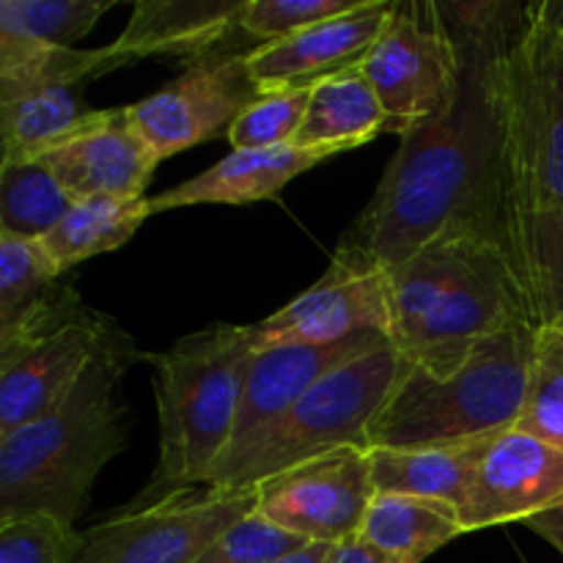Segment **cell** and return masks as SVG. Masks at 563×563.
Returning <instances> with one entry per match:
<instances>
[{
	"label": "cell",
	"instance_id": "7",
	"mask_svg": "<svg viewBox=\"0 0 563 563\" xmlns=\"http://www.w3.org/2000/svg\"><path fill=\"white\" fill-rule=\"evenodd\" d=\"M563 203V3L528 5L509 47L500 212Z\"/></svg>",
	"mask_w": 563,
	"mask_h": 563
},
{
	"label": "cell",
	"instance_id": "21",
	"mask_svg": "<svg viewBox=\"0 0 563 563\" xmlns=\"http://www.w3.org/2000/svg\"><path fill=\"white\" fill-rule=\"evenodd\" d=\"M498 438V434H495ZM495 438L438 449H372V478L377 493L434 498L465 511L473 476Z\"/></svg>",
	"mask_w": 563,
	"mask_h": 563
},
{
	"label": "cell",
	"instance_id": "23",
	"mask_svg": "<svg viewBox=\"0 0 563 563\" xmlns=\"http://www.w3.org/2000/svg\"><path fill=\"white\" fill-rule=\"evenodd\" d=\"M80 86L66 77L0 88V163L36 159L58 137H64L82 115Z\"/></svg>",
	"mask_w": 563,
	"mask_h": 563
},
{
	"label": "cell",
	"instance_id": "36",
	"mask_svg": "<svg viewBox=\"0 0 563 563\" xmlns=\"http://www.w3.org/2000/svg\"><path fill=\"white\" fill-rule=\"evenodd\" d=\"M333 548L335 544H306V548L295 550V553L275 563H330Z\"/></svg>",
	"mask_w": 563,
	"mask_h": 563
},
{
	"label": "cell",
	"instance_id": "18",
	"mask_svg": "<svg viewBox=\"0 0 563 563\" xmlns=\"http://www.w3.org/2000/svg\"><path fill=\"white\" fill-rule=\"evenodd\" d=\"M242 3L245 0H137L130 22L108 49L124 66L148 55L192 64L229 42Z\"/></svg>",
	"mask_w": 563,
	"mask_h": 563
},
{
	"label": "cell",
	"instance_id": "15",
	"mask_svg": "<svg viewBox=\"0 0 563 563\" xmlns=\"http://www.w3.org/2000/svg\"><path fill=\"white\" fill-rule=\"evenodd\" d=\"M388 341L390 339L385 333H357L352 339L335 341V344H286L253 352L245 388H242L240 412H236L234 440H231L229 451L218 462V467L229 465L236 456L245 454L319 379L328 377L330 372H335L344 363L388 344Z\"/></svg>",
	"mask_w": 563,
	"mask_h": 563
},
{
	"label": "cell",
	"instance_id": "29",
	"mask_svg": "<svg viewBox=\"0 0 563 563\" xmlns=\"http://www.w3.org/2000/svg\"><path fill=\"white\" fill-rule=\"evenodd\" d=\"M520 432L563 451V322L537 330Z\"/></svg>",
	"mask_w": 563,
	"mask_h": 563
},
{
	"label": "cell",
	"instance_id": "33",
	"mask_svg": "<svg viewBox=\"0 0 563 563\" xmlns=\"http://www.w3.org/2000/svg\"><path fill=\"white\" fill-rule=\"evenodd\" d=\"M77 531L53 517H22L0 526V563H69Z\"/></svg>",
	"mask_w": 563,
	"mask_h": 563
},
{
	"label": "cell",
	"instance_id": "20",
	"mask_svg": "<svg viewBox=\"0 0 563 563\" xmlns=\"http://www.w3.org/2000/svg\"><path fill=\"white\" fill-rule=\"evenodd\" d=\"M495 240L515 273L533 328L563 322V203L504 212Z\"/></svg>",
	"mask_w": 563,
	"mask_h": 563
},
{
	"label": "cell",
	"instance_id": "22",
	"mask_svg": "<svg viewBox=\"0 0 563 563\" xmlns=\"http://www.w3.org/2000/svg\"><path fill=\"white\" fill-rule=\"evenodd\" d=\"M388 130V113L361 66L317 82L295 146L335 154L352 152Z\"/></svg>",
	"mask_w": 563,
	"mask_h": 563
},
{
	"label": "cell",
	"instance_id": "35",
	"mask_svg": "<svg viewBox=\"0 0 563 563\" xmlns=\"http://www.w3.org/2000/svg\"><path fill=\"white\" fill-rule=\"evenodd\" d=\"M526 526L531 528L537 537H542L544 542L553 544V548L563 555V500L559 506H553L550 511H542V515L531 517Z\"/></svg>",
	"mask_w": 563,
	"mask_h": 563
},
{
	"label": "cell",
	"instance_id": "13",
	"mask_svg": "<svg viewBox=\"0 0 563 563\" xmlns=\"http://www.w3.org/2000/svg\"><path fill=\"white\" fill-rule=\"evenodd\" d=\"M390 328L385 273H363L330 262L328 273L302 295L262 322L247 324L253 350L286 344H335L357 333H385Z\"/></svg>",
	"mask_w": 563,
	"mask_h": 563
},
{
	"label": "cell",
	"instance_id": "17",
	"mask_svg": "<svg viewBox=\"0 0 563 563\" xmlns=\"http://www.w3.org/2000/svg\"><path fill=\"white\" fill-rule=\"evenodd\" d=\"M390 9V0H361L346 14L317 22L295 36L253 47L247 66L258 91L317 86L328 77L361 66L383 33Z\"/></svg>",
	"mask_w": 563,
	"mask_h": 563
},
{
	"label": "cell",
	"instance_id": "3",
	"mask_svg": "<svg viewBox=\"0 0 563 563\" xmlns=\"http://www.w3.org/2000/svg\"><path fill=\"white\" fill-rule=\"evenodd\" d=\"M135 357V344L104 352L53 410L0 434V526L44 515L75 528L99 471L126 445L115 385Z\"/></svg>",
	"mask_w": 563,
	"mask_h": 563
},
{
	"label": "cell",
	"instance_id": "14",
	"mask_svg": "<svg viewBox=\"0 0 563 563\" xmlns=\"http://www.w3.org/2000/svg\"><path fill=\"white\" fill-rule=\"evenodd\" d=\"M36 163L80 198H141L152 185L159 157L132 126L126 108L88 110L64 137L44 148Z\"/></svg>",
	"mask_w": 563,
	"mask_h": 563
},
{
	"label": "cell",
	"instance_id": "34",
	"mask_svg": "<svg viewBox=\"0 0 563 563\" xmlns=\"http://www.w3.org/2000/svg\"><path fill=\"white\" fill-rule=\"evenodd\" d=\"M330 563H394L385 559L379 550H374L372 544L363 542L361 537H352L346 542L335 544L333 555H330Z\"/></svg>",
	"mask_w": 563,
	"mask_h": 563
},
{
	"label": "cell",
	"instance_id": "27",
	"mask_svg": "<svg viewBox=\"0 0 563 563\" xmlns=\"http://www.w3.org/2000/svg\"><path fill=\"white\" fill-rule=\"evenodd\" d=\"M60 275L42 242L0 231V335L36 313L55 295Z\"/></svg>",
	"mask_w": 563,
	"mask_h": 563
},
{
	"label": "cell",
	"instance_id": "4",
	"mask_svg": "<svg viewBox=\"0 0 563 563\" xmlns=\"http://www.w3.org/2000/svg\"><path fill=\"white\" fill-rule=\"evenodd\" d=\"M247 324H212L148 355L159 423V462L132 506L203 487L234 440L253 357Z\"/></svg>",
	"mask_w": 563,
	"mask_h": 563
},
{
	"label": "cell",
	"instance_id": "12",
	"mask_svg": "<svg viewBox=\"0 0 563 563\" xmlns=\"http://www.w3.org/2000/svg\"><path fill=\"white\" fill-rule=\"evenodd\" d=\"M374 478L366 449H341L256 487V511L311 544H341L361 533Z\"/></svg>",
	"mask_w": 563,
	"mask_h": 563
},
{
	"label": "cell",
	"instance_id": "28",
	"mask_svg": "<svg viewBox=\"0 0 563 563\" xmlns=\"http://www.w3.org/2000/svg\"><path fill=\"white\" fill-rule=\"evenodd\" d=\"M115 0H0V33L71 47L93 31Z\"/></svg>",
	"mask_w": 563,
	"mask_h": 563
},
{
	"label": "cell",
	"instance_id": "10",
	"mask_svg": "<svg viewBox=\"0 0 563 563\" xmlns=\"http://www.w3.org/2000/svg\"><path fill=\"white\" fill-rule=\"evenodd\" d=\"M361 69L396 135L443 115L462 80L460 53L434 3H394Z\"/></svg>",
	"mask_w": 563,
	"mask_h": 563
},
{
	"label": "cell",
	"instance_id": "26",
	"mask_svg": "<svg viewBox=\"0 0 563 563\" xmlns=\"http://www.w3.org/2000/svg\"><path fill=\"white\" fill-rule=\"evenodd\" d=\"M77 198L47 165L0 163V231L42 240L66 218Z\"/></svg>",
	"mask_w": 563,
	"mask_h": 563
},
{
	"label": "cell",
	"instance_id": "5",
	"mask_svg": "<svg viewBox=\"0 0 563 563\" xmlns=\"http://www.w3.org/2000/svg\"><path fill=\"white\" fill-rule=\"evenodd\" d=\"M537 328L478 341L460 366L429 372L405 361L399 383L368 427L372 449H438L495 438L520 421L531 377Z\"/></svg>",
	"mask_w": 563,
	"mask_h": 563
},
{
	"label": "cell",
	"instance_id": "11",
	"mask_svg": "<svg viewBox=\"0 0 563 563\" xmlns=\"http://www.w3.org/2000/svg\"><path fill=\"white\" fill-rule=\"evenodd\" d=\"M251 49L223 44L185 64L181 75L152 97L126 104L132 126L159 159L229 135L234 121L262 97L247 66Z\"/></svg>",
	"mask_w": 563,
	"mask_h": 563
},
{
	"label": "cell",
	"instance_id": "19",
	"mask_svg": "<svg viewBox=\"0 0 563 563\" xmlns=\"http://www.w3.org/2000/svg\"><path fill=\"white\" fill-rule=\"evenodd\" d=\"M328 157V152L300 148L295 143L273 148H234L212 168L152 196V214L179 207H201V203L245 207V203L269 201L289 181L317 168Z\"/></svg>",
	"mask_w": 563,
	"mask_h": 563
},
{
	"label": "cell",
	"instance_id": "1",
	"mask_svg": "<svg viewBox=\"0 0 563 563\" xmlns=\"http://www.w3.org/2000/svg\"><path fill=\"white\" fill-rule=\"evenodd\" d=\"M462 60L454 104L399 135L372 201L341 236L333 262L388 273L438 236L473 229L495 236L504 196L509 47L528 5L434 3Z\"/></svg>",
	"mask_w": 563,
	"mask_h": 563
},
{
	"label": "cell",
	"instance_id": "30",
	"mask_svg": "<svg viewBox=\"0 0 563 563\" xmlns=\"http://www.w3.org/2000/svg\"><path fill=\"white\" fill-rule=\"evenodd\" d=\"M313 86L280 88L264 91L229 130V141L234 148H273L295 143L302 121H306L308 102Z\"/></svg>",
	"mask_w": 563,
	"mask_h": 563
},
{
	"label": "cell",
	"instance_id": "9",
	"mask_svg": "<svg viewBox=\"0 0 563 563\" xmlns=\"http://www.w3.org/2000/svg\"><path fill=\"white\" fill-rule=\"evenodd\" d=\"M256 509V489H190L126 506L77 533L69 563H196L203 550Z\"/></svg>",
	"mask_w": 563,
	"mask_h": 563
},
{
	"label": "cell",
	"instance_id": "25",
	"mask_svg": "<svg viewBox=\"0 0 563 563\" xmlns=\"http://www.w3.org/2000/svg\"><path fill=\"white\" fill-rule=\"evenodd\" d=\"M152 218V198H80L66 218L42 236L44 251L53 256L60 273L102 253L119 251Z\"/></svg>",
	"mask_w": 563,
	"mask_h": 563
},
{
	"label": "cell",
	"instance_id": "2",
	"mask_svg": "<svg viewBox=\"0 0 563 563\" xmlns=\"http://www.w3.org/2000/svg\"><path fill=\"white\" fill-rule=\"evenodd\" d=\"M388 339L407 363L449 372L478 341L531 324L498 240L460 229L385 273ZM533 328V324H531Z\"/></svg>",
	"mask_w": 563,
	"mask_h": 563
},
{
	"label": "cell",
	"instance_id": "8",
	"mask_svg": "<svg viewBox=\"0 0 563 563\" xmlns=\"http://www.w3.org/2000/svg\"><path fill=\"white\" fill-rule=\"evenodd\" d=\"M132 341L58 286L36 313L0 335V434L53 410L104 352Z\"/></svg>",
	"mask_w": 563,
	"mask_h": 563
},
{
	"label": "cell",
	"instance_id": "32",
	"mask_svg": "<svg viewBox=\"0 0 563 563\" xmlns=\"http://www.w3.org/2000/svg\"><path fill=\"white\" fill-rule=\"evenodd\" d=\"M306 544L311 542L284 531L253 509L225 528L196 563H275Z\"/></svg>",
	"mask_w": 563,
	"mask_h": 563
},
{
	"label": "cell",
	"instance_id": "16",
	"mask_svg": "<svg viewBox=\"0 0 563 563\" xmlns=\"http://www.w3.org/2000/svg\"><path fill=\"white\" fill-rule=\"evenodd\" d=\"M563 500V451L509 429L484 451L462 520L467 533L528 522Z\"/></svg>",
	"mask_w": 563,
	"mask_h": 563
},
{
	"label": "cell",
	"instance_id": "24",
	"mask_svg": "<svg viewBox=\"0 0 563 563\" xmlns=\"http://www.w3.org/2000/svg\"><path fill=\"white\" fill-rule=\"evenodd\" d=\"M462 533V511L445 500L377 493L357 537L394 563H423Z\"/></svg>",
	"mask_w": 563,
	"mask_h": 563
},
{
	"label": "cell",
	"instance_id": "31",
	"mask_svg": "<svg viewBox=\"0 0 563 563\" xmlns=\"http://www.w3.org/2000/svg\"><path fill=\"white\" fill-rule=\"evenodd\" d=\"M361 0H245L236 16V31L253 44H269L295 36L317 22L352 11Z\"/></svg>",
	"mask_w": 563,
	"mask_h": 563
},
{
	"label": "cell",
	"instance_id": "6",
	"mask_svg": "<svg viewBox=\"0 0 563 563\" xmlns=\"http://www.w3.org/2000/svg\"><path fill=\"white\" fill-rule=\"evenodd\" d=\"M405 372L396 346L383 344L319 379L264 438L209 476V489L258 484L341 449H366L368 427Z\"/></svg>",
	"mask_w": 563,
	"mask_h": 563
}]
</instances>
